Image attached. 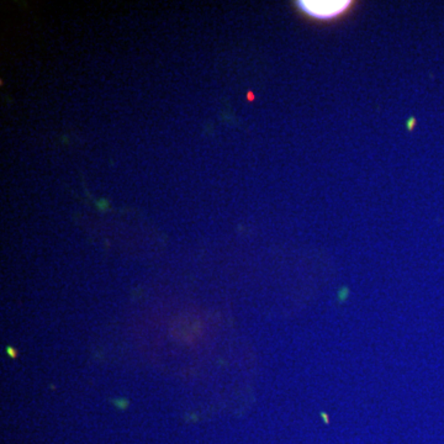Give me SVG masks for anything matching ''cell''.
<instances>
[{
  "label": "cell",
  "mask_w": 444,
  "mask_h": 444,
  "mask_svg": "<svg viewBox=\"0 0 444 444\" xmlns=\"http://www.w3.org/2000/svg\"><path fill=\"white\" fill-rule=\"evenodd\" d=\"M350 1H300L302 11L312 18L328 20L345 13L350 8Z\"/></svg>",
  "instance_id": "obj_1"
}]
</instances>
